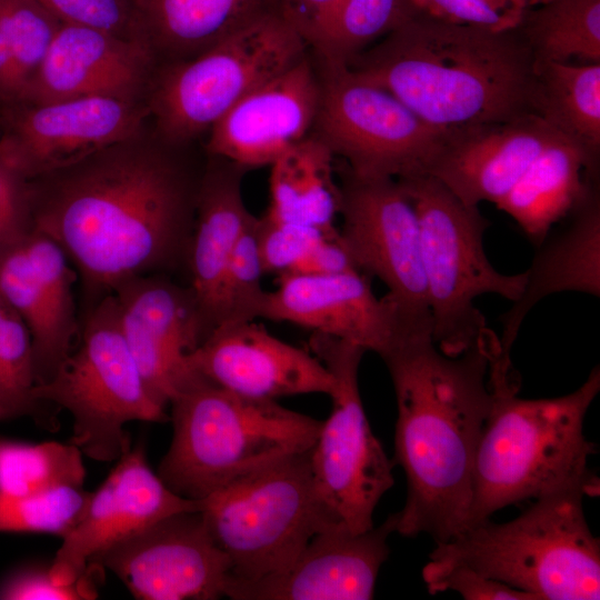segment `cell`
Masks as SVG:
<instances>
[{
	"label": "cell",
	"instance_id": "1",
	"mask_svg": "<svg viewBox=\"0 0 600 600\" xmlns=\"http://www.w3.org/2000/svg\"><path fill=\"white\" fill-rule=\"evenodd\" d=\"M202 173L127 141L29 180L33 229L63 249L91 306L131 277L187 272Z\"/></svg>",
	"mask_w": 600,
	"mask_h": 600
},
{
	"label": "cell",
	"instance_id": "2",
	"mask_svg": "<svg viewBox=\"0 0 600 600\" xmlns=\"http://www.w3.org/2000/svg\"><path fill=\"white\" fill-rule=\"evenodd\" d=\"M500 350L492 331L459 356L441 352L426 331H403L379 357L396 401L394 460L407 498L396 532L442 543L464 529L479 439L491 406L488 372Z\"/></svg>",
	"mask_w": 600,
	"mask_h": 600
},
{
	"label": "cell",
	"instance_id": "3",
	"mask_svg": "<svg viewBox=\"0 0 600 600\" xmlns=\"http://www.w3.org/2000/svg\"><path fill=\"white\" fill-rule=\"evenodd\" d=\"M348 67L439 130L532 113L536 60L518 29L496 32L418 12Z\"/></svg>",
	"mask_w": 600,
	"mask_h": 600
},
{
	"label": "cell",
	"instance_id": "4",
	"mask_svg": "<svg viewBox=\"0 0 600 600\" xmlns=\"http://www.w3.org/2000/svg\"><path fill=\"white\" fill-rule=\"evenodd\" d=\"M488 386L491 406L474 457L466 527L567 488L599 494V478L588 466L597 444L583 432L600 391L599 366L577 390L556 398L518 397L520 377L513 366L490 363Z\"/></svg>",
	"mask_w": 600,
	"mask_h": 600
},
{
	"label": "cell",
	"instance_id": "5",
	"mask_svg": "<svg viewBox=\"0 0 600 600\" xmlns=\"http://www.w3.org/2000/svg\"><path fill=\"white\" fill-rule=\"evenodd\" d=\"M169 404L172 440L157 474L171 491L191 500L311 449L322 426L276 400L226 390L193 370Z\"/></svg>",
	"mask_w": 600,
	"mask_h": 600
},
{
	"label": "cell",
	"instance_id": "6",
	"mask_svg": "<svg viewBox=\"0 0 600 600\" xmlns=\"http://www.w3.org/2000/svg\"><path fill=\"white\" fill-rule=\"evenodd\" d=\"M580 487L538 499L504 523L489 519L436 543L429 560L459 564L537 600H598L600 542L588 526Z\"/></svg>",
	"mask_w": 600,
	"mask_h": 600
},
{
	"label": "cell",
	"instance_id": "7",
	"mask_svg": "<svg viewBox=\"0 0 600 600\" xmlns=\"http://www.w3.org/2000/svg\"><path fill=\"white\" fill-rule=\"evenodd\" d=\"M418 214L431 314V337L447 356H459L492 330L474 300L493 293L517 301L526 272L504 274L483 247L490 221L429 174L398 179Z\"/></svg>",
	"mask_w": 600,
	"mask_h": 600
},
{
	"label": "cell",
	"instance_id": "8",
	"mask_svg": "<svg viewBox=\"0 0 600 600\" xmlns=\"http://www.w3.org/2000/svg\"><path fill=\"white\" fill-rule=\"evenodd\" d=\"M33 396L71 413L69 442L99 462L117 461L131 449L128 422L170 420L143 381L112 293L91 304L78 346L48 382L34 386Z\"/></svg>",
	"mask_w": 600,
	"mask_h": 600
},
{
	"label": "cell",
	"instance_id": "9",
	"mask_svg": "<svg viewBox=\"0 0 600 600\" xmlns=\"http://www.w3.org/2000/svg\"><path fill=\"white\" fill-rule=\"evenodd\" d=\"M200 501L209 533L230 562L228 581L283 570L327 528L313 489L310 449L243 474Z\"/></svg>",
	"mask_w": 600,
	"mask_h": 600
},
{
	"label": "cell",
	"instance_id": "10",
	"mask_svg": "<svg viewBox=\"0 0 600 600\" xmlns=\"http://www.w3.org/2000/svg\"><path fill=\"white\" fill-rule=\"evenodd\" d=\"M307 52L298 31L273 11L172 62L159 76L150 102L159 132L176 146L209 131L244 96Z\"/></svg>",
	"mask_w": 600,
	"mask_h": 600
},
{
	"label": "cell",
	"instance_id": "11",
	"mask_svg": "<svg viewBox=\"0 0 600 600\" xmlns=\"http://www.w3.org/2000/svg\"><path fill=\"white\" fill-rule=\"evenodd\" d=\"M311 352L333 377L332 408L310 449L314 493L326 529L340 527L353 533L373 527V512L392 488L393 463L368 422L359 391L363 348L311 332Z\"/></svg>",
	"mask_w": 600,
	"mask_h": 600
},
{
	"label": "cell",
	"instance_id": "12",
	"mask_svg": "<svg viewBox=\"0 0 600 600\" xmlns=\"http://www.w3.org/2000/svg\"><path fill=\"white\" fill-rule=\"evenodd\" d=\"M320 97L312 134L363 178L424 174L446 130L348 66L313 61Z\"/></svg>",
	"mask_w": 600,
	"mask_h": 600
},
{
	"label": "cell",
	"instance_id": "13",
	"mask_svg": "<svg viewBox=\"0 0 600 600\" xmlns=\"http://www.w3.org/2000/svg\"><path fill=\"white\" fill-rule=\"evenodd\" d=\"M340 186V238L357 268L377 277L413 329L431 332V314L414 206L398 179L346 169Z\"/></svg>",
	"mask_w": 600,
	"mask_h": 600
},
{
	"label": "cell",
	"instance_id": "14",
	"mask_svg": "<svg viewBox=\"0 0 600 600\" xmlns=\"http://www.w3.org/2000/svg\"><path fill=\"white\" fill-rule=\"evenodd\" d=\"M89 563L113 572L139 600L219 599L230 574L201 510L162 518Z\"/></svg>",
	"mask_w": 600,
	"mask_h": 600
},
{
	"label": "cell",
	"instance_id": "15",
	"mask_svg": "<svg viewBox=\"0 0 600 600\" xmlns=\"http://www.w3.org/2000/svg\"><path fill=\"white\" fill-rule=\"evenodd\" d=\"M77 278L63 249L36 229L0 244V294L29 330L36 384L58 372L79 336Z\"/></svg>",
	"mask_w": 600,
	"mask_h": 600
},
{
	"label": "cell",
	"instance_id": "16",
	"mask_svg": "<svg viewBox=\"0 0 600 600\" xmlns=\"http://www.w3.org/2000/svg\"><path fill=\"white\" fill-rule=\"evenodd\" d=\"M143 116L133 101L112 97L27 103L0 139V156L31 180L131 141Z\"/></svg>",
	"mask_w": 600,
	"mask_h": 600
},
{
	"label": "cell",
	"instance_id": "17",
	"mask_svg": "<svg viewBox=\"0 0 600 600\" xmlns=\"http://www.w3.org/2000/svg\"><path fill=\"white\" fill-rule=\"evenodd\" d=\"M122 331L143 381L164 408L190 374L186 358L206 334L196 294L168 274L126 279L112 292Z\"/></svg>",
	"mask_w": 600,
	"mask_h": 600
},
{
	"label": "cell",
	"instance_id": "18",
	"mask_svg": "<svg viewBox=\"0 0 600 600\" xmlns=\"http://www.w3.org/2000/svg\"><path fill=\"white\" fill-rule=\"evenodd\" d=\"M200 509V500L183 498L162 482L148 463L144 444L139 443L117 460L91 492L81 519L62 538L49 573L58 583H72L94 557L120 541L162 518Z\"/></svg>",
	"mask_w": 600,
	"mask_h": 600
},
{
	"label": "cell",
	"instance_id": "19",
	"mask_svg": "<svg viewBox=\"0 0 600 600\" xmlns=\"http://www.w3.org/2000/svg\"><path fill=\"white\" fill-rule=\"evenodd\" d=\"M398 514L353 533L332 527L316 533L283 570L252 581H228L224 597L233 600H370L381 566L388 559V537Z\"/></svg>",
	"mask_w": 600,
	"mask_h": 600
},
{
	"label": "cell",
	"instance_id": "20",
	"mask_svg": "<svg viewBox=\"0 0 600 600\" xmlns=\"http://www.w3.org/2000/svg\"><path fill=\"white\" fill-rule=\"evenodd\" d=\"M186 362L212 383L256 399L330 396L334 386L312 352L276 338L254 321L217 326Z\"/></svg>",
	"mask_w": 600,
	"mask_h": 600
},
{
	"label": "cell",
	"instance_id": "21",
	"mask_svg": "<svg viewBox=\"0 0 600 600\" xmlns=\"http://www.w3.org/2000/svg\"><path fill=\"white\" fill-rule=\"evenodd\" d=\"M320 97L318 72L308 52L238 101L209 130V156L247 170L271 166L311 134Z\"/></svg>",
	"mask_w": 600,
	"mask_h": 600
},
{
	"label": "cell",
	"instance_id": "22",
	"mask_svg": "<svg viewBox=\"0 0 600 600\" xmlns=\"http://www.w3.org/2000/svg\"><path fill=\"white\" fill-rule=\"evenodd\" d=\"M263 319L352 342L380 356L411 329L393 301L378 298L361 271L330 276L284 273L269 291Z\"/></svg>",
	"mask_w": 600,
	"mask_h": 600
},
{
	"label": "cell",
	"instance_id": "23",
	"mask_svg": "<svg viewBox=\"0 0 600 600\" xmlns=\"http://www.w3.org/2000/svg\"><path fill=\"white\" fill-rule=\"evenodd\" d=\"M558 134L533 113L446 130L426 174L468 206L497 204Z\"/></svg>",
	"mask_w": 600,
	"mask_h": 600
},
{
	"label": "cell",
	"instance_id": "24",
	"mask_svg": "<svg viewBox=\"0 0 600 600\" xmlns=\"http://www.w3.org/2000/svg\"><path fill=\"white\" fill-rule=\"evenodd\" d=\"M152 53L144 40L61 23L19 100L29 104L82 97L132 101L147 79Z\"/></svg>",
	"mask_w": 600,
	"mask_h": 600
},
{
	"label": "cell",
	"instance_id": "25",
	"mask_svg": "<svg viewBox=\"0 0 600 600\" xmlns=\"http://www.w3.org/2000/svg\"><path fill=\"white\" fill-rule=\"evenodd\" d=\"M568 217L536 246L522 294L500 317L498 357L503 361H511L521 324L538 302L567 291L600 296V206L593 188Z\"/></svg>",
	"mask_w": 600,
	"mask_h": 600
},
{
	"label": "cell",
	"instance_id": "26",
	"mask_svg": "<svg viewBox=\"0 0 600 600\" xmlns=\"http://www.w3.org/2000/svg\"><path fill=\"white\" fill-rule=\"evenodd\" d=\"M210 158L199 186L187 268L188 284L196 294L206 337L213 329L223 273L253 217L242 194V180L248 170L220 157Z\"/></svg>",
	"mask_w": 600,
	"mask_h": 600
},
{
	"label": "cell",
	"instance_id": "27",
	"mask_svg": "<svg viewBox=\"0 0 600 600\" xmlns=\"http://www.w3.org/2000/svg\"><path fill=\"white\" fill-rule=\"evenodd\" d=\"M594 158L582 146L559 133L496 207L511 217L538 246L592 189L584 171L593 168Z\"/></svg>",
	"mask_w": 600,
	"mask_h": 600
},
{
	"label": "cell",
	"instance_id": "28",
	"mask_svg": "<svg viewBox=\"0 0 600 600\" xmlns=\"http://www.w3.org/2000/svg\"><path fill=\"white\" fill-rule=\"evenodd\" d=\"M152 49L192 58L276 11V0H129Z\"/></svg>",
	"mask_w": 600,
	"mask_h": 600
},
{
	"label": "cell",
	"instance_id": "29",
	"mask_svg": "<svg viewBox=\"0 0 600 600\" xmlns=\"http://www.w3.org/2000/svg\"><path fill=\"white\" fill-rule=\"evenodd\" d=\"M334 156L312 133L271 166L269 217L338 232L340 186L333 177Z\"/></svg>",
	"mask_w": 600,
	"mask_h": 600
},
{
	"label": "cell",
	"instance_id": "30",
	"mask_svg": "<svg viewBox=\"0 0 600 600\" xmlns=\"http://www.w3.org/2000/svg\"><path fill=\"white\" fill-rule=\"evenodd\" d=\"M531 112L596 157L600 146V62H536Z\"/></svg>",
	"mask_w": 600,
	"mask_h": 600
},
{
	"label": "cell",
	"instance_id": "31",
	"mask_svg": "<svg viewBox=\"0 0 600 600\" xmlns=\"http://www.w3.org/2000/svg\"><path fill=\"white\" fill-rule=\"evenodd\" d=\"M418 13L412 0H339L306 34L314 61L349 63Z\"/></svg>",
	"mask_w": 600,
	"mask_h": 600
},
{
	"label": "cell",
	"instance_id": "32",
	"mask_svg": "<svg viewBox=\"0 0 600 600\" xmlns=\"http://www.w3.org/2000/svg\"><path fill=\"white\" fill-rule=\"evenodd\" d=\"M518 30L536 62H600V0H544Z\"/></svg>",
	"mask_w": 600,
	"mask_h": 600
},
{
	"label": "cell",
	"instance_id": "33",
	"mask_svg": "<svg viewBox=\"0 0 600 600\" xmlns=\"http://www.w3.org/2000/svg\"><path fill=\"white\" fill-rule=\"evenodd\" d=\"M84 481L86 467L77 446L0 439V496H32L62 487H83Z\"/></svg>",
	"mask_w": 600,
	"mask_h": 600
},
{
	"label": "cell",
	"instance_id": "34",
	"mask_svg": "<svg viewBox=\"0 0 600 600\" xmlns=\"http://www.w3.org/2000/svg\"><path fill=\"white\" fill-rule=\"evenodd\" d=\"M29 330L0 294V421L30 417L48 430L59 429L56 406L34 398Z\"/></svg>",
	"mask_w": 600,
	"mask_h": 600
},
{
	"label": "cell",
	"instance_id": "35",
	"mask_svg": "<svg viewBox=\"0 0 600 600\" xmlns=\"http://www.w3.org/2000/svg\"><path fill=\"white\" fill-rule=\"evenodd\" d=\"M0 21L10 54V99L20 98L43 61L61 22L36 0H0Z\"/></svg>",
	"mask_w": 600,
	"mask_h": 600
},
{
	"label": "cell",
	"instance_id": "36",
	"mask_svg": "<svg viewBox=\"0 0 600 600\" xmlns=\"http://www.w3.org/2000/svg\"><path fill=\"white\" fill-rule=\"evenodd\" d=\"M258 217L241 233L223 273L214 311L213 329L221 323L262 318L268 293L258 246Z\"/></svg>",
	"mask_w": 600,
	"mask_h": 600
},
{
	"label": "cell",
	"instance_id": "37",
	"mask_svg": "<svg viewBox=\"0 0 600 600\" xmlns=\"http://www.w3.org/2000/svg\"><path fill=\"white\" fill-rule=\"evenodd\" d=\"M90 496L83 487L24 497L0 496V532L47 533L62 539L81 519Z\"/></svg>",
	"mask_w": 600,
	"mask_h": 600
},
{
	"label": "cell",
	"instance_id": "38",
	"mask_svg": "<svg viewBox=\"0 0 600 600\" xmlns=\"http://www.w3.org/2000/svg\"><path fill=\"white\" fill-rule=\"evenodd\" d=\"M544 0H412L418 12L459 26L496 32L517 30Z\"/></svg>",
	"mask_w": 600,
	"mask_h": 600
},
{
	"label": "cell",
	"instance_id": "39",
	"mask_svg": "<svg viewBox=\"0 0 600 600\" xmlns=\"http://www.w3.org/2000/svg\"><path fill=\"white\" fill-rule=\"evenodd\" d=\"M258 246L266 274L277 277L292 272L311 248L323 237L334 236L321 229L296 222L258 217Z\"/></svg>",
	"mask_w": 600,
	"mask_h": 600
},
{
	"label": "cell",
	"instance_id": "40",
	"mask_svg": "<svg viewBox=\"0 0 600 600\" xmlns=\"http://www.w3.org/2000/svg\"><path fill=\"white\" fill-rule=\"evenodd\" d=\"M103 569L89 563L87 571L74 582L61 584L49 573V566L19 569L0 583L2 600H92L98 597V580Z\"/></svg>",
	"mask_w": 600,
	"mask_h": 600
},
{
	"label": "cell",
	"instance_id": "41",
	"mask_svg": "<svg viewBox=\"0 0 600 600\" xmlns=\"http://www.w3.org/2000/svg\"><path fill=\"white\" fill-rule=\"evenodd\" d=\"M36 1L61 23L87 26L123 38L147 41L140 31L129 0Z\"/></svg>",
	"mask_w": 600,
	"mask_h": 600
},
{
	"label": "cell",
	"instance_id": "42",
	"mask_svg": "<svg viewBox=\"0 0 600 600\" xmlns=\"http://www.w3.org/2000/svg\"><path fill=\"white\" fill-rule=\"evenodd\" d=\"M422 578L430 594L454 591L466 600H537L526 591L459 564L429 560Z\"/></svg>",
	"mask_w": 600,
	"mask_h": 600
},
{
	"label": "cell",
	"instance_id": "43",
	"mask_svg": "<svg viewBox=\"0 0 600 600\" xmlns=\"http://www.w3.org/2000/svg\"><path fill=\"white\" fill-rule=\"evenodd\" d=\"M32 230L30 181L0 156V244Z\"/></svg>",
	"mask_w": 600,
	"mask_h": 600
},
{
	"label": "cell",
	"instance_id": "44",
	"mask_svg": "<svg viewBox=\"0 0 600 600\" xmlns=\"http://www.w3.org/2000/svg\"><path fill=\"white\" fill-rule=\"evenodd\" d=\"M354 270L360 271L338 233L323 237L289 273L330 276Z\"/></svg>",
	"mask_w": 600,
	"mask_h": 600
},
{
	"label": "cell",
	"instance_id": "45",
	"mask_svg": "<svg viewBox=\"0 0 600 600\" xmlns=\"http://www.w3.org/2000/svg\"><path fill=\"white\" fill-rule=\"evenodd\" d=\"M339 0H276V11L289 22L304 40L310 29Z\"/></svg>",
	"mask_w": 600,
	"mask_h": 600
}]
</instances>
